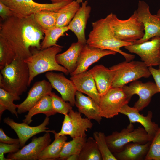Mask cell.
Returning a JSON list of instances; mask_svg holds the SVG:
<instances>
[{
    "instance_id": "1",
    "label": "cell",
    "mask_w": 160,
    "mask_h": 160,
    "mask_svg": "<svg viewBox=\"0 0 160 160\" xmlns=\"http://www.w3.org/2000/svg\"><path fill=\"white\" fill-rule=\"evenodd\" d=\"M0 26V36L6 41L16 58L25 60L30 56L31 47L41 49L44 34L34 15L24 18L12 16L2 21Z\"/></svg>"
},
{
    "instance_id": "20",
    "label": "cell",
    "mask_w": 160,
    "mask_h": 160,
    "mask_svg": "<svg viewBox=\"0 0 160 160\" xmlns=\"http://www.w3.org/2000/svg\"><path fill=\"white\" fill-rule=\"evenodd\" d=\"M139 111L133 107L129 106L128 104L124 105L121 108L120 113L126 116L129 121V124L137 122L140 123L144 128L148 135L152 139L159 128L158 125L152 122V111L148 112L146 116L139 113Z\"/></svg>"
},
{
    "instance_id": "10",
    "label": "cell",
    "mask_w": 160,
    "mask_h": 160,
    "mask_svg": "<svg viewBox=\"0 0 160 160\" xmlns=\"http://www.w3.org/2000/svg\"><path fill=\"white\" fill-rule=\"evenodd\" d=\"M129 100L122 88L112 87L100 97L98 105L102 117L110 119L118 115Z\"/></svg>"
},
{
    "instance_id": "39",
    "label": "cell",
    "mask_w": 160,
    "mask_h": 160,
    "mask_svg": "<svg viewBox=\"0 0 160 160\" xmlns=\"http://www.w3.org/2000/svg\"><path fill=\"white\" fill-rule=\"evenodd\" d=\"M12 16H13V13L9 8L0 1V16L2 21Z\"/></svg>"
},
{
    "instance_id": "7",
    "label": "cell",
    "mask_w": 160,
    "mask_h": 160,
    "mask_svg": "<svg viewBox=\"0 0 160 160\" xmlns=\"http://www.w3.org/2000/svg\"><path fill=\"white\" fill-rule=\"evenodd\" d=\"M106 140L110 150L113 153L120 151L127 143L144 144L151 141L152 139L143 127H138L134 129L133 124H129L120 132L115 131L106 136Z\"/></svg>"
},
{
    "instance_id": "22",
    "label": "cell",
    "mask_w": 160,
    "mask_h": 160,
    "mask_svg": "<svg viewBox=\"0 0 160 160\" xmlns=\"http://www.w3.org/2000/svg\"><path fill=\"white\" fill-rule=\"evenodd\" d=\"M75 105L79 111L87 118L95 120L100 124L102 118L99 105L90 97L77 91L75 95Z\"/></svg>"
},
{
    "instance_id": "33",
    "label": "cell",
    "mask_w": 160,
    "mask_h": 160,
    "mask_svg": "<svg viewBox=\"0 0 160 160\" xmlns=\"http://www.w3.org/2000/svg\"><path fill=\"white\" fill-rule=\"evenodd\" d=\"M85 137H76L72 138L70 141L66 142L64 145L58 159L66 160L70 156L74 154H79L86 142Z\"/></svg>"
},
{
    "instance_id": "21",
    "label": "cell",
    "mask_w": 160,
    "mask_h": 160,
    "mask_svg": "<svg viewBox=\"0 0 160 160\" xmlns=\"http://www.w3.org/2000/svg\"><path fill=\"white\" fill-rule=\"evenodd\" d=\"M77 91L85 94L98 105L100 98L93 77L89 71L71 76Z\"/></svg>"
},
{
    "instance_id": "47",
    "label": "cell",
    "mask_w": 160,
    "mask_h": 160,
    "mask_svg": "<svg viewBox=\"0 0 160 160\" xmlns=\"http://www.w3.org/2000/svg\"><path fill=\"white\" fill-rule=\"evenodd\" d=\"M159 68H160V58H159Z\"/></svg>"
},
{
    "instance_id": "28",
    "label": "cell",
    "mask_w": 160,
    "mask_h": 160,
    "mask_svg": "<svg viewBox=\"0 0 160 160\" xmlns=\"http://www.w3.org/2000/svg\"><path fill=\"white\" fill-rule=\"evenodd\" d=\"M80 4L73 0L57 11L58 16L56 26H68L80 7Z\"/></svg>"
},
{
    "instance_id": "16",
    "label": "cell",
    "mask_w": 160,
    "mask_h": 160,
    "mask_svg": "<svg viewBox=\"0 0 160 160\" xmlns=\"http://www.w3.org/2000/svg\"><path fill=\"white\" fill-rule=\"evenodd\" d=\"M4 123L10 126L17 134L21 147H23L29 139L37 134L43 132H51L47 130V127L49 123V118L46 116L43 122L39 125L32 127L25 122L18 123L9 117L3 119Z\"/></svg>"
},
{
    "instance_id": "42",
    "label": "cell",
    "mask_w": 160,
    "mask_h": 160,
    "mask_svg": "<svg viewBox=\"0 0 160 160\" xmlns=\"http://www.w3.org/2000/svg\"><path fill=\"white\" fill-rule=\"evenodd\" d=\"M66 160H79V154H74L69 156L66 159Z\"/></svg>"
},
{
    "instance_id": "25",
    "label": "cell",
    "mask_w": 160,
    "mask_h": 160,
    "mask_svg": "<svg viewBox=\"0 0 160 160\" xmlns=\"http://www.w3.org/2000/svg\"><path fill=\"white\" fill-rule=\"evenodd\" d=\"M84 45L78 41L73 43L67 50L56 55V61L70 74L73 73L76 68L78 58Z\"/></svg>"
},
{
    "instance_id": "24",
    "label": "cell",
    "mask_w": 160,
    "mask_h": 160,
    "mask_svg": "<svg viewBox=\"0 0 160 160\" xmlns=\"http://www.w3.org/2000/svg\"><path fill=\"white\" fill-rule=\"evenodd\" d=\"M151 142L149 141L144 144L129 143L125 145L120 151L113 154L117 160H145Z\"/></svg>"
},
{
    "instance_id": "3",
    "label": "cell",
    "mask_w": 160,
    "mask_h": 160,
    "mask_svg": "<svg viewBox=\"0 0 160 160\" xmlns=\"http://www.w3.org/2000/svg\"><path fill=\"white\" fill-rule=\"evenodd\" d=\"M0 70V88L17 96L27 91L30 73L24 60L16 58Z\"/></svg>"
},
{
    "instance_id": "43",
    "label": "cell",
    "mask_w": 160,
    "mask_h": 160,
    "mask_svg": "<svg viewBox=\"0 0 160 160\" xmlns=\"http://www.w3.org/2000/svg\"><path fill=\"white\" fill-rule=\"evenodd\" d=\"M52 3H57L63 1H67L73 0H49Z\"/></svg>"
},
{
    "instance_id": "31",
    "label": "cell",
    "mask_w": 160,
    "mask_h": 160,
    "mask_svg": "<svg viewBox=\"0 0 160 160\" xmlns=\"http://www.w3.org/2000/svg\"><path fill=\"white\" fill-rule=\"evenodd\" d=\"M79 160H103L93 137H90L87 139L79 153Z\"/></svg>"
},
{
    "instance_id": "5",
    "label": "cell",
    "mask_w": 160,
    "mask_h": 160,
    "mask_svg": "<svg viewBox=\"0 0 160 160\" xmlns=\"http://www.w3.org/2000/svg\"><path fill=\"white\" fill-rule=\"evenodd\" d=\"M106 17L113 34L119 40L133 43L144 36V26L138 18L136 10L125 20L119 19L116 15L113 13Z\"/></svg>"
},
{
    "instance_id": "8",
    "label": "cell",
    "mask_w": 160,
    "mask_h": 160,
    "mask_svg": "<svg viewBox=\"0 0 160 160\" xmlns=\"http://www.w3.org/2000/svg\"><path fill=\"white\" fill-rule=\"evenodd\" d=\"M73 1L57 3L41 4L33 0H0L11 9L13 16L19 18L27 17L42 10L57 12Z\"/></svg>"
},
{
    "instance_id": "11",
    "label": "cell",
    "mask_w": 160,
    "mask_h": 160,
    "mask_svg": "<svg viewBox=\"0 0 160 160\" xmlns=\"http://www.w3.org/2000/svg\"><path fill=\"white\" fill-rule=\"evenodd\" d=\"M122 88L129 100L134 95L138 96L139 99L133 107L139 111L148 105L153 95L159 92L155 83L151 82L143 83L137 80Z\"/></svg>"
},
{
    "instance_id": "4",
    "label": "cell",
    "mask_w": 160,
    "mask_h": 160,
    "mask_svg": "<svg viewBox=\"0 0 160 160\" xmlns=\"http://www.w3.org/2000/svg\"><path fill=\"white\" fill-rule=\"evenodd\" d=\"M62 47L58 45L43 49L32 47L31 55L24 60L29 69V86L36 76L45 72L55 71L69 74L68 71L56 60V55L61 52Z\"/></svg>"
},
{
    "instance_id": "30",
    "label": "cell",
    "mask_w": 160,
    "mask_h": 160,
    "mask_svg": "<svg viewBox=\"0 0 160 160\" xmlns=\"http://www.w3.org/2000/svg\"><path fill=\"white\" fill-rule=\"evenodd\" d=\"M69 30L68 26L59 27L55 26L47 30H43L44 36L41 43V49H45L58 45V39Z\"/></svg>"
},
{
    "instance_id": "35",
    "label": "cell",
    "mask_w": 160,
    "mask_h": 160,
    "mask_svg": "<svg viewBox=\"0 0 160 160\" xmlns=\"http://www.w3.org/2000/svg\"><path fill=\"white\" fill-rule=\"evenodd\" d=\"M16 59L5 39L0 36V69L10 63Z\"/></svg>"
},
{
    "instance_id": "38",
    "label": "cell",
    "mask_w": 160,
    "mask_h": 160,
    "mask_svg": "<svg viewBox=\"0 0 160 160\" xmlns=\"http://www.w3.org/2000/svg\"><path fill=\"white\" fill-rule=\"evenodd\" d=\"M20 144H9L0 142V154L17 152L20 150Z\"/></svg>"
},
{
    "instance_id": "34",
    "label": "cell",
    "mask_w": 160,
    "mask_h": 160,
    "mask_svg": "<svg viewBox=\"0 0 160 160\" xmlns=\"http://www.w3.org/2000/svg\"><path fill=\"white\" fill-rule=\"evenodd\" d=\"M106 136L104 133L101 132L96 131L93 133L103 160H117L108 147Z\"/></svg>"
},
{
    "instance_id": "15",
    "label": "cell",
    "mask_w": 160,
    "mask_h": 160,
    "mask_svg": "<svg viewBox=\"0 0 160 160\" xmlns=\"http://www.w3.org/2000/svg\"><path fill=\"white\" fill-rule=\"evenodd\" d=\"M62 73L47 72L45 76L53 88L61 95L62 98L72 106L75 105V95L77 91L73 81L66 78Z\"/></svg>"
},
{
    "instance_id": "32",
    "label": "cell",
    "mask_w": 160,
    "mask_h": 160,
    "mask_svg": "<svg viewBox=\"0 0 160 160\" xmlns=\"http://www.w3.org/2000/svg\"><path fill=\"white\" fill-rule=\"evenodd\" d=\"M57 16V11L44 10L35 13L34 17L37 24L44 30L56 26Z\"/></svg>"
},
{
    "instance_id": "9",
    "label": "cell",
    "mask_w": 160,
    "mask_h": 160,
    "mask_svg": "<svg viewBox=\"0 0 160 160\" xmlns=\"http://www.w3.org/2000/svg\"><path fill=\"white\" fill-rule=\"evenodd\" d=\"M64 116L60 132L57 133L52 130L55 137L67 135L72 138L86 137V132L87 129H91L93 126L91 120L82 117L80 112L72 109Z\"/></svg>"
},
{
    "instance_id": "19",
    "label": "cell",
    "mask_w": 160,
    "mask_h": 160,
    "mask_svg": "<svg viewBox=\"0 0 160 160\" xmlns=\"http://www.w3.org/2000/svg\"><path fill=\"white\" fill-rule=\"evenodd\" d=\"M88 4L87 1L82 3L81 6L68 26L69 30L76 36L77 41L84 45L87 42L85 30L92 9Z\"/></svg>"
},
{
    "instance_id": "23",
    "label": "cell",
    "mask_w": 160,
    "mask_h": 160,
    "mask_svg": "<svg viewBox=\"0 0 160 160\" xmlns=\"http://www.w3.org/2000/svg\"><path fill=\"white\" fill-rule=\"evenodd\" d=\"M92 75L100 96L112 87L113 71L102 65H97L89 70Z\"/></svg>"
},
{
    "instance_id": "36",
    "label": "cell",
    "mask_w": 160,
    "mask_h": 160,
    "mask_svg": "<svg viewBox=\"0 0 160 160\" xmlns=\"http://www.w3.org/2000/svg\"><path fill=\"white\" fill-rule=\"evenodd\" d=\"M49 95L52 99L53 108L57 113L65 115L72 109V106L69 102L64 100L54 92H52Z\"/></svg>"
},
{
    "instance_id": "26",
    "label": "cell",
    "mask_w": 160,
    "mask_h": 160,
    "mask_svg": "<svg viewBox=\"0 0 160 160\" xmlns=\"http://www.w3.org/2000/svg\"><path fill=\"white\" fill-rule=\"evenodd\" d=\"M41 113L49 117L57 113L53 108L52 99L49 95L44 96L32 107L25 116L23 122L29 124L33 121L32 118L34 115Z\"/></svg>"
},
{
    "instance_id": "27",
    "label": "cell",
    "mask_w": 160,
    "mask_h": 160,
    "mask_svg": "<svg viewBox=\"0 0 160 160\" xmlns=\"http://www.w3.org/2000/svg\"><path fill=\"white\" fill-rule=\"evenodd\" d=\"M51 144L47 146L40 154L39 160L58 159L65 143L67 140L66 135L55 137Z\"/></svg>"
},
{
    "instance_id": "17",
    "label": "cell",
    "mask_w": 160,
    "mask_h": 160,
    "mask_svg": "<svg viewBox=\"0 0 160 160\" xmlns=\"http://www.w3.org/2000/svg\"><path fill=\"white\" fill-rule=\"evenodd\" d=\"M52 88L50 83L45 80L36 82L28 92L26 99L17 104L18 114L28 111L44 96L49 95Z\"/></svg>"
},
{
    "instance_id": "18",
    "label": "cell",
    "mask_w": 160,
    "mask_h": 160,
    "mask_svg": "<svg viewBox=\"0 0 160 160\" xmlns=\"http://www.w3.org/2000/svg\"><path fill=\"white\" fill-rule=\"evenodd\" d=\"M116 53L110 50L91 47L86 44L81 51L76 69L70 75L71 76L86 71L91 65L102 57L108 55H115Z\"/></svg>"
},
{
    "instance_id": "2",
    "label": "cell",
    "mask_w": 160,
    "mask_h": 160,
    "mask_svg": "<svg viewBox=\"0 0 160 160\" xmlns=\"http://www.w3.org/2000/svg\"><path fill=\"white\" fill-rule=\"evenodd\" d=\"M92 29L88 35L86 44L91 47L108 50L118 52L124 56L127 61L132 60L134 55L125 52L120 48L132 43L120 40L114 35L106 17L91 23Z\"/></svg>"
},
{
    "instance_id": "29",
    "label": "cell",
    "mask_w": 160,
    "mask_h": 160,
    "mask_svg": "<svg viewBox=\"0 0 160 160\" xmlns=\"http://www.w3.org/2000/svg\"><path fill=\"white\" fill-rule=\"evenodd\" d=\"M20 99V96L15 95L4 89L0 88V117L5 110H8L12 114L18 118V113L16 110L17 104L13 103L15 100Z\"/></svg>"
},
{
    "instance_id": "14",
    "label": "cell",
    "mask_w": 160,
    "mask_h": 160,
    "mask_svg": "<svg viewBox=\"0 0 160 160\" xmlns=\"http://www.w3.org/2000/svg\"><path fill=\"white\" fill-rule=\"evenodd\" d=\"M51 141L49 132L42 136L33 138L31 141L17 152L9 153L7 158L10 160H38L41 152Z\"/></svg>"
},
{
    "instance_id": "37",
    "label": "cell",
    "mask_w": 160,
    "mask_h": 160,
    "mask_svg": "<svg viewBox=\"0 0 160 160\" xmlns=\"http://www.w3.org/2000/svg\"><path fill=\"white\" fill-rule=\"evenodd\" d=\"M145 160H160V128L152 139Z\"/></svg>"
},
{
    "instance_id": "12",
    "label": "cell",
    "mask_w": 160,
    "mask_h": 160,
    "mask_svg": "<svg viewBox=\"0 0 160 160\" xmlns=\"http://www.w3.org/2000/svg\"><path fill=\"white\" fill-rule=\"evenodd\" d=\"M151 40L124 47L131 53L140 58L148 67L159 65L160 52V37H155Z\"/></svg>"
},
{
    "instance_id": "40",
    "label": "cell",
    "mask_w": 160,
    "mask_h": 160,
    "mask_svg": "<svg viewBox=\"0 0 160 160\" xmlns=\"http://www.w3.org/2000/svg\"><path fill=\"white\" fill-rule=\"evenodd\" d=\"M0 142L9 144H20L18 138L14 139L9 137L5 134L2 128L0 129Z\"/></svg>"
},
{
    "instance_id": "44",
    "label": "cell",
    "mask_w": 160,
    "mask_h": 160,
    "mask_svg": "<svg viewBox=\"0 0 160 160\" xmlns=\"http://www.w3.org/2000/svg\"><path fill=\"white\" fill-rule=\"evenodd\" d=\"M4 154H0V160H10V159L7 158H6L4 157Z\"/></svg>"
},
{
    "instance_id": "41",
    "label": "cell",
    "mask_w": 160,
    "mask_h": 160,
    "mask_svg": "<svg viewBox=\"0 0 160 160\" xmlns=\"http://www.w3.org/2000/svg\"><path fill=\"white\" fill-rule=\"evenodd\" d=\"M148 68L160 92V68L156 69L153 67H150Z\"/></svg>"
},
{
    "instance_id": "6",
    "label": "cell",
    "mask_w": 160,
    "mask_h": 160,
    "mask_svg": "<svg viewBox=\"0 0 160 160\" xmlns=\"http://www.w3.org/2000/svg\"><path fill=\"white\" fill-rule=\"evenodd\" d=\"M109 68L114 73L112 87L122 88L129 82L151 75L148 67L142 61L125 60Z\"/></svg>"
},
{
    "instance_id": "45",
    "label": "cell",
    "mask_w": 160,
    "mask_h": 160,
    "mask_svg": "<svg viewBox=\"0 0 160 160\" xmlns=\"http://www.w3.org/2000/svg\"><path fill=\"white\" fill-rule=\"evenodd\" d=\"M79 4H80L81 3H82L83 2V1L84 0H75ZM89 0H86V1H88Z\"/></svg>"
},
{
    "instance_id": "13",
    "label": "cell",
    "mask_w": 160,
    "mask_h": 160,
    "mask_svg": "<svg viewBox=\"0 0 160 160\" xmlns=\"http://www.w3.org/2000/svg\"><path fill=\"white\" fill-rule=\"evenodd\" d=\"M136 10L138 19L143 24L145 34L142 39L133 44L140 43L154 37H160V17L152 15L149 6L143 1H139Z\"/></svg>"
},
{
    "instance_id": "46",
    "label": "cell",
    "mask_w": 160,
    "mask_h": 160,
    "mask_svg": "<svg viewBox=\"0 0 160 160\" xmlns=\"http://www.w3.org/2000/svg\"><path fill=\"white\" fill-rule=\"evenodd\" d=\"M156 15L160 17V9L158 10Z\"/></svg>"
}]
</instances>
